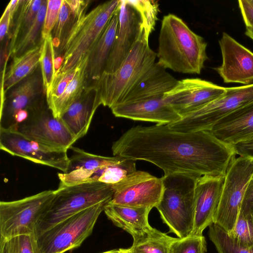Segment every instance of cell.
<instances>
[{"mask_svg": "<svg viewBox=\"0 0 253 253\" xmlns=\"http://www.w3.org/2000/svg\"><path fill=\"white\" fill-rule=\"evenodd\" d=\"M101 253H120V250H119V249H118V250L115 249V250H110L109 251L103 252Z\"/></svg>", "mask_w": 253, "mask_h": 253, "instance_id": "obj_47", "label": "cell"}, {"mask_svg": "<svg viewBox=\"0 0 253 253\" xmlns=\"http://www.w3.org/2000/svg\"><path fill=\"white\" fill-rule=\"evenodd\" d=\"M232 146L236 155L253 159V138Z\"/></svg>", "mask_w": 253, "mask_h": 253, "instance_id": "obj_44", "label": "cell"}, {"mask_svg": "<svg viewBox=\"0 0 253 253\" xmlns=\"http://www.w3.org/2000/svg\"><path fill=\"white\" fill-rule=\"evenodd\" d=\"M200 177L188 173H175L162 177L164 189L156 206L169 232L179 238L191 234L195 219V193Z\"/></svg>", "mask_w": 253, "mask_h": 253, "instance_id": "obj_4", "label": "cell"}, {"mask_svg": "<svg viewBox=\"0 0 253 253\" xmlns=\"http://www.w3.org/2000/svg\"><path fill=\"white\" fill-rule=\"evenodd\" d=\"M101 105L96 87L89 84L61 119L78 140L87 132L97 108Z\"/></svg>", "mask_w": 253, "mask_h": 253, "instance_id": "obj_20", "label": "cell"}, {"mask_svg": "<svg viewBox=\"0 0 253 253\" xmlns=\"http://www.w3.org/2000/svg\"><path fill=\"white\" fill-rule=\"evenodd\" d=\"M111 109L117 117L153 122L157 125H169L181 118L166 102L164 96L121 103Z\"/></svg>", "mask_w": 253, "mask_h": 253, "instance_id": "obj_17", "label": "cell"}, {"mask_svg": "<svg viewBox=\"0 0 253 253\" xmlns=\"http://www.w3.org/2000/svg\"><path fill=\"white\" fill-rule=\"evenodd\" d=\"M253 102V84L226 87L220 97L167 125L178 132L210 130L223 118Z\"/></svg>", "mask_w": 253, "mask_h": 253, "instance_id": "obj_7", "label": "cell"}, {"mask_svg": "<svg viewBox=\"0 0 253 253\" xmlns=\"http://www.w3.org/2000/svg\"><path fill=\"white\" fill-rule=\"evenodd\" d=\"M75 23L69 7L63 0L57 21L51 32L55 49L59 50L64 39Z\"/></svg>", "mask_w": 253, "mask_h": 253, "instance_id": "obj_36", "label": "cell"}, {"mask_svg": "<svg viewBox=\"0 0 253 253\" xmlns=\"http://www.w3.org/2000/svg\"><path fill=\"white\" fill-rule=\"evenodd\" d=\"M114 156L150 162L164 175L188 173L200 177L224 178L236 156L233 146L210 130L183 132L167 125L137 126L113 143Z\"/></svg>", "mask_w": 253, "mask_h": 253, "instance_id": "obj_1", "label": "cell"}, {"mask_svg": "<svg viewBox=\"0 0 253 253\" xmlns=\"http://www.w3.org/2000/svg\"><path fill=\"white\" fill-rule=\"evenodd\" d=\"M252 0V1L253 2V0Z\"/></svg>", "mask_w": 253, "mask_h": 253, "instance_id": "obj_49", "label": "cell"}, {"mask_svg": "<svg viewBox=\"0 0 253 253\" xmlns=\"http://www.w3.org/2000/svg\"><path fill=\"white\" fill-rule=\"evenodd\" d=\"M63 0H47L46 10L41 33V41L51 34L57 21Z\"/></svg>", "mask_w": 253, "mask_h": 253, "instance_id": "obj_40", "label": "cell"}, {"mask_svg": "<svg viewBox=\"0 0 253 253\" xmlns=\"http://www.w3.org/2000/svg\"><path fill=\"white\" fill-rule=\"evenodd\" d=\"M207 43L173 14L163 17L159 36L157 62L166 69L200 74L208 57Z\"/></svg>", "mask_w": 253, "mask_h": 253, "instance_id": "obj_2", "label": "cell"}, {"mask_svg": "<svg viewBox=\"0 0 253 253\" xmlns=\"http://www.w3.org/2000/svg\"><path fill=\"white\" fill-rule=\"evenodd\" d=\"M118 25L119 7L90 51L87 66L88 83L97 82L104 72L115 42Z\"/></svg>", "mask_w": 253, "mask_h": 253, "instance_id": "obj_23", "label": "cell"}, {"mask_svg": "<svg viewBox=\"0 0 253 253\" xmlns=\"http://www.w3.org/2000/svg\"><path fill=\"white\" fill-rule=\"evenodd\" d=\"M113 193V185L100 182L58 186L49 208L37 225V238L83 210L101 203L109 202Z\"/></svg>", "mask_w": 253, "mask_h": 253, "instance_id": "obj_5", "label": "cell"}, {"mask_svg": "<svg viewBox=\"0 0 253 253\" xmlns=\"http://www.w3.org/2000/svg\"><path fill=\"white\" fill-rule=\"evenodd\" d=\"M0 149L11 155L50 167L63 172L70 160L67 151L53 149L26 137L15 129L0 128Z\"/></svg>", "mask_w": 253, "mask_h": 253, "instance_id": "obj_11", "label": "cell"}, {"mask_svg": "<svg viewBox=\"0 0 253 253\" xmlns=\"http://www.w3.org/2000/svg\"><path fill=\"white\" fill-rule=\"evenodd\" d=\"M55 190H48L12 201L0 202V241L35 234L37 225L49 208Z\"/></svg>", "mask_w": 253, "mask_h": 253, "instance_id": "obj_8", "label": "cell"}, {"mask_svg": "<svg viewBox=\"0 0 253 253\" xmlns=\"http://www.w3.org/2000/svg\"><path fill=\"white\" fill-rule=\"evenodd\" d=\"M224 178L200 177L195 193V219L191 235H202L213 222L222 190Z\"/></svg>", "mask_w": 253, "mask_h": 253, "instance_id": "obj_18", "label": "cell"}, {"mask_svg": "<svg viewBox=\"0 0 253 253\" xmlns=\"http://www.w3.org/2000/svg\"><path fill=\"white\" fill-rule=\"evenodd\" d=\"M152 208L134 207L107 203L104 211L116 226L130 234L133 237L140 234L151 226L148 216Z\"/></svg>", "mask_w": 253, "mask_h": 253, "instance_id": "obj_24", "label": "cell"}, {"mask_svg": "<svg viewBox=\"0 0 253 253\" xmlns=\"http://www.w3.org/2000/svg\"><path fill=\"white\" fill-rule=\"evenodd\" d=\"M120 253H129L128 249H119Z\"/></svg>", "mask_w": 253, "mask_h": 253, "instance_id": "obj_48", "label": "cell"}, {"mask_svg": "<svg viewBox=\"0 0 253 253\" xmlns=\"http://www.w3.org/2000/svg\"><path fill=\"white\" fill-rule=\"evenodd\" d=\"M42 42L21 55L13 57L9 68L5 73L7 59L3 66L1 92L7 90L30 75L40 64Z\"/></svg>", "mask_w": 253, "mask_h": 253, "instance_id": "obj_25", "label": "cell"}, {"mask_svg": "<svg viewBox=\"0 0 253 253\" xmlns=\"http://www.w3.org/2000/svg\"><path fill=\"white\" fill-rule=\"evenodd\" d=\"M171 237L150 226L143 232L133 237L129 253H169Z\"/></svg>", "mask_w": 253, "mask_h": 253, "instance_id": "obj_27", "label": "cell"}, {"mask_svg": "<svg viewBox=\"0 0 253 253\" xmlns=\"http://www.w3.org/2000/svg\"><path fill=\"white\" fill-rule=\"evenodd\" d=\"M142 23L138 37L127 56L114 72H104L93 84L101 105L110 109L119 103L156 63L157 53L150 47L152 33Z\"/></svg>", "mask_w": 253, "mask_h": 253, "instance_id": "obj_3", "label": "cell"}, {"mask_svg": "<svg viewBox=\"0 0 253 253\" xmlns=\"http://www.w3.org/2000/svg\"><path fill=\"white\" fill-rule=\"evenodd\" d=\"M10 23V4L8 3L0 20V40L1 42L8 34Z\"/></svg>", "mask_w": 253, "mask_h": 253, "instance_id": "obj_45", "label": "cell"}, {"mask_svg": "<svg viewBox=\"0 0 253 253\" xmlns=\"http://www.w3.org/2000/svg\"><path fill=\"white\" fill-rule=\"evenodd\" d=\"M229 237L236 246L253 250V212L239 214L235 228Z\"/></svg>", "mask_w": 253, "mask_h": 253, "instance_id": "obj_32", "label": "cell"}, {"mask_svg": "<svg viewBox=\"0 0 253 253\" xmlns=\"http://www.w3.org/2000/svg\"><path fill=\"white\" fill-rule=\"evenodd\" d=\"M210 131L231 146L253 138V102L223 118Z\"/></svg>", "mask_w": 253, "mask_h": 253, "instance_id": "obj_21", "label": "cell"}, {"mask_svg": "<svg viewBox=\"0 0 253 253\" xmlns=\"http://www.w3.org/2000/svg\"><path fill=\"white\" fill-rule=\"evenodd\" d=\"M245 34L253 40V26L246 27Z\"/></svg>", "mask_w": 253, "mask_h": 253, "instance_id": "obj_46", "label": "cell"}, {"mask_svg": "<svg viewBox=\"0 0 253 253\" xmlns=\"http://www.w3.org/2000/svg\"><path fill=\"white\" fill-rule=\"evenodd\" d=\"M108 203L83 210L40 235L37 240L42 253H64L80 247L92 234L99 216Z\"/></svg>", "mask_w": 253, "mask_h": 253, "instance_id": "obj_9", "label": "cell"}, {"mask_svg": "<svg viewBox=\"0 0 253 253\" xmlns=\"http://www.w3.org/2000/svg\"><path fill=\"white\" fill-rule=\"evenodd\" d=\"M47 0H43L37 16L29 30L21 37L13 48L8 52L9 56L14 57L22 54L35 47L37 39L41 34L46 10Z\"/></svg>", "mask_w": 253, "mask_h": 253, "instance_id": "obj_30", "label": "cell"}, {"mask_svg": "<svg viewBox=\"0 0 253 253\" xmlns=\"http://www.w3.org/2000/svg\"><path fill=\"white\" fill-rule=\"evenodd\" d=\"M113 187L114 193L109 203L151 208L159 204L164 189L162 177L137 170Z\"/></svg>", "mask_w": 253, "mask_h": 253, "instance_id": "obj_12", "label": "cell"}, {"mask_svg": "<svg viewBox=\"0 0 253 253\" xmlns=\"http://www.w3.org/2000/svg\"><path fill=\"white\" fill-rule=\"evenodd\" d=\"M120 0L100 4L72 25L59 49L63 55L57 73L75 67L89 52L119 6Z\"/></svg>", "mask_w": 253, "mask_h": 253, "instance_id": "obj_6", "label": "cell"}, {"mask_svg": "<svg viewBox=\"0 0 253 253\" xmlns=\"http://www.w3.org/2000/svg\"><path fill=\"white\" fill-rule=\"evenodd\" d=\"M238 5L246 26H253V2L251 0H240Z\"/></svg>", "mask_w": 253, "mask_h": 253, "instance_id": "obj_43", "label": "cell"}, {"mask_svg": "<svg viewBox=\"0 0 253 253\" xmlns=\"http://www.w3.org/2000/svg\"><path fill=\"white\" fill-rule=\"evenodd\" d=\"M139 11L142 23L151 31H153L157 20L159 5L154 0H131Z\"/></svg>", "mask_w": 253, "mask_h": 253, "instance_id": "obj_39", "label": "cell"}, {"mask_svg": "<svg viewBox=\"0 0 253 253\" xmlns=\"http://www.w3.org/2000/svg\"><path fill=\"white\" fill-rule=\"evenodd\" d=\"M136 170L135 161L124 158L118 163L103 168L98 182L113 185Z\"/></svg>", "mask_w": 253, "mask_h": 253, "instance_id": "obj_33", "label": "cell"}, {"mask_svg": "<svg viewBox=\"0 0 253 253\" xmlns=\"http://www.w3.org/2000/svg\"><path fill=\"white\" fill-rule=\"evenodd\" d=\"M226 87L199 78L178 81L164 99L181 117L223 95Z\"/></svg>", "mask_w": 253, "mask_h": 253, "instance_id": "obj_14", "label": "cell"}, {"mask_svg": "<svg viewBox=\"0 0 253 253\" xmlns=\"http://www.w3.org/2000/svg\"><path fill=\"white\" fill-rule=\"evenodd\" d=\"M65 1L75 22L86 13V9L90 2L89 0H65Z\"/></svg>", "mask_w": 253, "mask_h": 253, "instance_id": "obj_41", "label": "cell"}, {"mask_svg": "<svg viewBox=\"0 0 253 253\" xmlns=\"http://www.w3.org/2000/svg\"><path fill=\"white\" fill-rule=\"evenodd\" d=\"M209 237L218 253H253V250L236 246L227 233L217 225L212 223L209 226Z\"/></svg>", "mask_w": 253, "mask_h": 253, "instance_id": "obj_35", "label": "cell"}, {"mask_svg": "<svg viewBox=\"0 0 253 253\" xmlns=\"http://www.w3.org/2000/svg\"><path fill=\"white\" fill-rule=\"evenodd\" d=\"M222 62L214 70L225 83L253 84V52L225 32L219 40Z\"/></svg>", "mask_w": 253, "mask_h": 253, "instance_id": "obj_15", "label": "cell"}, {"mask_svg": "<svg viewBox=\"0 0 253 253\" xmlns=\"http://www.w3.org/2000/svg\"><path fill=\"white\" fill-rule=\"evenodd\" d=\"M206 241L202 235H189L175 238L169 247V253H205Z\"/></svg>", "mask_w": 253, "mask_h": 253, "instance_id": "obj_37", "label": "cell"}, {"mask_svg": "<svg viewBox=\"0 0 253 253\" xmlns=\"http://www.w3.org/2000/svg\"><path fill=\"white\" fill-rule=\"evenodd\" d=\"M0 253H42L35 234L18 235L0 241Z\"/></svg>", "mask_w": 253, "mask_h": 253, "instance_id": "obj_34", "label": "cell"}, {"mask_svg": "<svg viewBox=\"0 0 253 253\" xmlns=\"http://www.w3.org/2000/svg\"><path fill=\"white\" fill-rule=\"evenodd\" d=\"M253 173V159L239 156L231 163L225 174L213 223L229 236L236 225L244 195Z\"/></svg>", "mask_w": 253, "mask_h": 253, "instance_id": "obj_10", "label": "cell"}, {"mask_svg": "<svg viewBox=\"0 0 253 253\" xmlns=\"http://www.w3.org/2000/svg\"><path fill=\"white\" fill-rule=\"evenodd\" d=\"M178 81L166 68L156 62L118 104L164 97Z\"/></svg>", "mask_w": 253, "mask_h": 253, "instance_id": "obj_22", "label": "cell"}, {"mask_svg": "<svg viewBox=\"0 0 253 253\" xmlns=\"http://www.w3.org/2000/svg\"><path fill=\"white\" fill-rule=\"evenodd\" d=\"M39 84L38 78L31 76L11 91L1 106L0 128H11L14 116L20 111L27 110L30 115L44 106L37 99Z\"/></svg>", "mask_w": 253, "mask_h": 253, "instance_id": "obj_19", "label": "cell"}, {"mask_svg": "<svg viewBox=\"0 0 253 253\" xmlns=\"http://www.w3.org/2000/svg\"><path fill=\"white\" fill-rule=\"evenodd\" d=\"M78 69V64L72 69L57 73L49 91L45 94L46 104L59 98L73 80Z\"/></svg>", "mask_w": 253, "mask_h": 253, "instance_id": "obj_38", "label": "cell"}, {"mask_svg": "<svg viewBox=\"0 0 253 253\" xmlns=\"http://www.w3.org/2000/svg\"><path fill=\"white\" fill-rule=\"evenodd\" d=\"M42 42L40 66L42 85L46 94L49 91L57 73L55 69V49L51 34Z\"/></svg>", "mask_w": 253, "mask_h": 253, "instance_id": "obj_31", "label": "cell"}, {"mask_svg": "<svg viewBox=\"0 0 253 253\" xmlns=\"http://www.w3.org/2000/svg\"><path fill=\"white\" fill-rule=\"evenodd\" d=\"M89 53L90 51L84 54L78 63L77 72L63 93L47 105L54 117L60 119L88 85L87 66Z\"/></svg>", "mask_w": 253, "mask_h": 253, "instance_id": "obj_26", "label": "cell"}, {"mask_svg": "<svg viewBox=\"0 0 253 253\" xmlns=\"http://www.w3.org/2000/svg\"><path fill=\"white\" fill-rule=\"evenodd\" d=\"M69 149L73 153L69 158L70 163L66 172L78 169H97L116 164L124 158L119 156L105 157L93 154L73 146Z\"/></svg>", "mask_w": 253, "mask_h": 253, "instance_id": "obj_29", "label": "cell"}, {"mask_svg": "<svg viewBox=\"0 0 253 253\" xmlns=\"http://www.w3.org/2000/svg\"><path fill=\"white\" fill-rule=\"evenodd\" d=\"M17 130L33 140L58 150L68 151L77 140L61 118L53 116L47 105L30 114Z\"/></svg>", "mask_w": 253, "mask_h": 253, "instance_id": "obj_13", "label": "cell"}, {"mask_svg": "<svg viewBox=\"0 0 253 253\" xmlns=\"http://www.w3.org/2000/svg\"><path fill=\"white\" fill-rule=\"evenodd\" d=\"M253 212V173L248 183L239 214Z\"/></svg>", "mask_w": 253, "mask_h": 253, "instance_id": "obj_42", "label": "cell"}, {"mask_svg": "<svg viewBox=\"0 0 253 253\" xmlns=\"http://www.w3.org/2000/svg\"><path fill=\"white\" fill-rule=\"evenodd\" d=\"M42 0H21L10 29L9 51L34 23L41 7Z\"/></svg>", "mask_w": 253, "mask_h": 253, "instance_id": "obj_28", "label": "cell"}, {"mask_svg": "<svg viewBox=\"0 0 253 253\" xmlns=\"http://www.w3.org/2000/svg\"><path fill=\"white\" fill-rule=\"evenodd\" d=\"M141 15L131 0H120L119 25L115 42L104 72H115L128 54L141 29Z\"/></svg>", "mask_w": 253, "mask_h": 253, "instance_id": "obj_16", "label": "cell"}]
</instances>
